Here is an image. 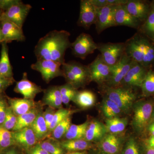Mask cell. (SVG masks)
Masks as SVG:
<instances>
[{
  "instance_id": "obj_40",
  "label": "cell",
  "mask_w": 154,
  "mask_h": 154,
  "mask_svg": "<svg viewBox=\"0 0 154 154\" xmlns=\"http://www.w3.org/2000/svg\"><path fill=\"white\" fill-rule=\"evenodd\" d=\"M9 106L7 95L5 93L0 94V126H2L5 119Z\"/></svg>"
},
{
  "instance_id": "obj_20",
  "label": "cell",
  "mask_w": 154,
  "mask_h": 154,
  "mask_svg": "<svg viewBox=\"0 0 154 154\" xmlns=\"http://www.w3.org/2000/svg\"><path fill=\"white\" fill-rule=\"evenodd\" d=\"M115 21L116 26L121 25L130 28H139L140 21L133 17L128 12L125 5L118 6L116 11Z\"/></svg>"
},
{
  "instance_id": "obj_3",
  "label": "cell",
  "mask_w": 154,
  "mask_h": 154,
  "mask_svg": "<svg viewBox=\"0 0 154 154\" xmlns=\"http://www.w3.org/2000/svg\"><path fill=\"white\" fill-rule=\"evenodd\" d=\"M106 96L115 102L122 112L128 113L132 109L136 96L131 88L105 87Z\"/></svg>"
},
{
  "instance_id": "obj_57",
  "label": "cell",
  "mask_w": 154,
  "mask_h": 154,
  "mask_svg": "<svg viewBox=\"0 0 154 154\" xmlns=\"http://www.w3.org/2000/svg\"><path fill=\"white\" fill-rule=\"evenodd\" d=\"M30 154H36L35 153L33 152H32V151H31V152H30Z\"/></svg>"
},
{
  "instance_id": "obj_4",
  "label": "cell",
  "mask_w": 154,
  "mask_h": 154,
  "mask_svg": "<svg viewBox=\"0 0 154 154\" xmlns=\"http://www.w3.org/2000/svg\"><path fill=\"white\" fill-rule=\"evenodd\" d=\"M132 109V125L134 130L140 133L149 125L154 110L153 104L151 101L141 100L134 103Z\"/></svg>"
},
{
  "instance_id": "obj_19",
  "label": "cell",
  "mask_w": 154,
  "mask_h": 154,
  "mask_svg": "<svg viewBox=\"0 0 154 154\" xmlns=\"http://www.w3.org/2000/svg\"><path fill=\"white\" fill-rule=\"evenodd\" d=\"M8 103L17 116L25 114L36 108V103L32 99L11 98L7 96Z\"/></svg>"
},
{
  "instance_id": "obj_23",
  "label": "cell",
  "mask_w": 154,
  "mask_h": 154,
  "mask_svg": "<svg viewBox=\"0 0 154 154\" xmlns=\"http://www.w3.org/2000/svg\"><path fill=\"white\" fill-rule=\"evenodd\" d=\"M43 102L51 108L61 109L62 107L61 94L59 86H53L44 91Z\"/></svg>"
},
{
  "instance_id": "obj_8",
  "label": "cell",
  "mask_w": 154,
  "mask_h": 154,
  "mask_svg": "<svg viewBox=\"0 0 154 154\" xmlns=\"http://www.w3.org/2000/svg\"><path fill=\"white\" fill-rule=\"evenodd\" d=\"M70 48L75 57L84 60L98 49V44L94 41L91 35L83 33L71 43Z\"/></svg>"
},
{
  "instance_id": "obj_39",
  "label": "cell",
  "mask_w": 154,
  "mask_h": 154,
  "mask_svg": "<svg viewBox=\"0 0 154 154\" xmlns=\"http://www.w3.org/2000/svg\"><path fill=\"white\" fill-rule=\"evenodd\" d=\"M39 145L49 154H63L62 147L51 141H44Z\"/></svg>"
},
{
  "instance_id": "obj_18",
  "label": "cell",
  "mask_w": 154,
  "mask_h": 154,
  "mask_svg": "<svg viewBox=\"0 0 154 154\" xmlns=\"http://www.w3.org/2000/svg\"><path fill=\"white\" fill-rule=\"evenodd\" d=\"M12 133L15 144L25 149H30L35 146L38 141L30 127L25 128Z\"/></svg>"
},
{
  "instance_id": "obj_53",
  "label": "cell",
  "mask_w": 154,
  "mask_h": 154,
  "mask_svg": "<svg viewBox=\"0 0 154 154\" xmlns=\"http://www.w3.org/2000/svg\"><path fill=\"white\" fill-rule=\"evenodd\" d=\"M69 154H85L84 153L81 152H72L70 153Z\"/></svg>"
},
{
  "instance_id": "obj_58",
  "label": "cell",
  "mask_w": 154,
  "mask_h": 154,
  "mask_svg": "<svg viewBox=\"0 0 154 154\" xmlns=\"http://www.w3.org/2000/svg\"></svg>"
},
{
  "instance_id": "obj_24",
  "label": "cell",
  "mask_w": 154,
  "mask_h": 154,
  "mask_svg": "<svg viewBox=\"0 0 154 154\" xmlns=\"http://www.w3.org/2000/svg\"><path fill=\"white\" fill-rule=\"evenodd\" d=\"M120 139L116 134H106L100 141V147L106 154H116L119 150Z\"/></svg>"
},
{
  "instance_id": "obj_43",
  "label": "cell",
  "mask_w": 154,
  "mask_h": 154,
  "mask_svg": "<svg viewBox=\"0 0 154 154\" xmlns=\"http://www.w3.org/2000/svg\"><path fill=\"white\" fill-rule=\"evenodd\" d=\"M14 79H8L0 76V94L5 93L7 88L15 82Z\"/></svg>"
},
{
  "instance_id": "obj_16",
  "label": "cell",
  "mask_w": 154,
  "mask_h": 154,
  "mask_svg": "<svg viewBox=\"0 0 154 154\" xmlns=\"http://www.w3.org/2000/svg\"><path fill=\"white\" fill-rule=\"evenodd\" d=\"M14 92L21 94L26 99L33 100L36 95L43 91L41 87L28 80L27 73H23L22 79L16 83Z\"/></svg>"
},
{
  "instance_id": "obj_52",
  "label": "cell",
  "mask_w": 154,
  "mask_h": 154,
  "mask_svg": "<svg viewBox=\"0 0 154 154\" xmlns=\"http://www.w3.org/2000/svg\"><path fill=\"white\" fill-rule=\"evenodd\" d=\"M3 42L2 36V31L0 29V43H2Z\"/></svg>"
},
{
  "instance_id": "obj_26",
  "label": "cell",
  "mask_w": 154,
  "mask_h": 154,
  "mask_svg": "<svg viewBox=\"0 0 154 154\" xmlns=\"http://www.w3.org/2000/svg\"><path fill=\"white\" fill-rule=\"evenodd\" d=\"M96 97L92 91L85 90L78 91L73 101L82 108H89L92 107L96 102Z\"/></svg>"
},
{
  "instance_id": "obj_2",
  "label": "cell",
  "mask_w": 154,
  "mask_h": 154,
  "mask_svg": "<svg viewBox=\"0 0 154 154\" xmlns=\"http://www.w3.org/2000/svg\"><path fill=\"white\" fill-rule=\"evenodd\" d=\"M62 69L67 84L75 89L83 87L91 81L88 66L70 61L63 64Z\"/></svg>"
},
{
  "instance_id": "obj_7",
  "label": "cell",
  "mask_w": 154,
  "mask_h": 154,
  "mask_svg": "<svg viewBox=\"0 0 154 154\" xmlns=\"http://www.w3.org/2000/svg\"><path fill=\"white\" fill-rule=\"evenodd\" d=\"M125 43H107L98 44L101 57L111 67L116 64L125 53Z\"/></svg>"
},
{
  "instance_id": "obj_54",
  "label": "cell",
  "mask_w": 154,
  "mask_h": 154,
  "mask_svg": "<svg viewBox=\"0 0 154 154\" xmlns=\"http://www.w3.org/2000/svg\"><path fill=\"white\" fill-rule=\"evenodd\" d=\"M152 119L153 120L154 122V108L153 111L152 115Z\"/></svg>"
},
{
  "instance_id": "obj_45",
  "label": "cell",
  "mask_w": 154,
  "mask_h": 154,
  "mask_svg": "<svg viewBox=\"0 0 154 154\" xmlns=\"http://www.w3.org/2000/svg\"><path fill=\"white\" fill-rule=\"evenodd\" d=\"M93 5L97 9L102 8L107 6V0H90Z\"/></svg>"
},
{
  "instance_id": "obj_46",
  "label": "cell",
  "mask_w": 154,
  "mask_h": 154,
  "mask_svg": "<svg viewBox=\"0 0 154 154\" xmlns=\"http://www.w3.org/2000/svg\"><path fill=\"white\" fill-rule=\"evenodd\" d=\"M128 0H107V5L118 6L125 5Z\"/></svg>"
},
{
  "instance_id": "obj_32",
  "label": "cell",
  "mask_w": 154,
  "mask_h": 154,
  "mask_svg": "<svg viewBox=\"0 0 154 154\" xmlns=\"http://www.w3.org/2000/svg\"><path fill=\"white\" fill-rule=\"evenodd\" d=\"M102 110L104 116L107 119L117 117L122 112L118 105L107 96L102 101Z\"/></svg>"
},
{
  "instance_id": "obj_29",
  "label": "cell",
  "mask_w": 154,
  "mask_h": 154,
  "mask_svg": "<svg viewBox=\"0 0 154 154\" xmlns=\"http://www.w3.org/2000/svg\"><path fill=\"white\" fill-rule=\"evenodd\" d=\"M89 122H85L83 124H71L65 135L66 140L82 139L85 138Z\"/></svg>"
},
{
  "instance_id": "obj_13",
  "label": "cell",
  "mask_w": 154,
  "mask_h": 154,
  "mask_svg": "<svg viewBox=\"0 0 154 154\" xmlns=\"http://www.w3.org/2000/svg\"><path fill=\"white\" fill-rule=\"evenodd\" d=\"M117 7L107 5L98 9L97 20L95 24L97 33H100L107 28L116 26L115 15Z\"/></svg>"
},
{
  "instance_id": "obj_27",
  "label": "cell",
  "mask_w": 154,
  "mask_h": 154,
  "mask_svg": "<svg viewBox=\"0 0 154 154\" xmlns=\"http://www.w3.org/2000/svg\"><path fill=\"white\" fill-rule=\"evenodd\" d=\"M39 112L40 111L36 107L28 113L17 116V124L12 132L18 131L25 128L30 127L38 116Z\"/></svg>"
},
{
  "instance_id": "obj_37",
  "label": "cell",
  "mask_w": 154,
  "mask_h": 154,
  "mask_svg": "<svg viewBox=\"0 0 154 154\" xmlns=\"http://www.w3.org/2000/svg\"><path fill=\"white\" fill-rule=\"evenodd\" d=\"M73 112L72 110L61 108L56 111L53 119L49 129V133L52 132L56 126L67 117L70 116Z\"/></svg>"
},
{
  "instance_id": "obj_50",
  "label": "cell",
  "mask_w": 154,
  "mask_h": 154,
  "mask_svg": "<svg viewBox=\"0 0 154 154\" xmlns=\"http://www.w3.org/2000/svg\"><path fill=\"white\" fill-rule=\"evenodd\" d=\"M149 130L152 135L154 136V122L149 125Z\"/></svg>"
},
{
  "instance_id": "obj_48",
  "label": "cell",
  "mask_w": 154,
  "mask_h": 154,
  "mask_svg": "<svg viewBox=\"0 0 154 154\" xmlns=\"http://www.w3.org/2000/svg\"><path fill=\"white\" fill-rule=\"evenodd\" d=\"M13 146H14L7 149V151L5 152V154H17V150Z\"/></svg>"
},
{
  "instance_id": "obj_28",
  "label": "cell",
  "mask_w": 154,
  "mask_h": 154,
  "mask_svg": "<svg viewBox=\"0 0 154 154\" xmlns=\"http://www.w3.org/2000/svg\"><path fill=\"white\" fill-rule=\"evenodd\" d=\"M128 121L126 119L119 118L118 116L106 120L107 131L110 134H116L123 132L126 128Z\"/></svg>"
},
{
  "instance_id": "obj_11",
  "label": "cell",
  "mask_w": 154,
  "mask_h": 154,
  "mask_svg": "<svg viewBox=\"0 0 154 154\" xmlns=\"http://www.w3.org/2000/svg\"><path fill=\"white\" fill-rule=\"evenodd\" d=\"M125 53L137 63L143 66L145 48L143 36L137 34L125 42Z\"/></svg>"
},
{
  "instance_id": "obj_38",
  "label": "cell",
  "mask_w": 154,
  "mask_h": 154,
  "mask_svg": "<svg viewBox=\"0 0 154 154\" xmlns=\"http://www.w3.org/2000/svg\"><path fill=\"white\" fill-rule=\"evenodd\" d=\"M17 121V116L15 114L12 108L9 105L7 110L5 119L2 126L5 129L12 131L16 126Z\"/></svg>"
},
{
  "instance_id": "obj_9",
  "label": "cell",
  "mask_w": 154,
  "mask_h": 154,
  "mask_svg": "<svg viewBox=\"0 0 154 154\" xmlns=\"http://www.w3.org/2000/svg\"><path fill=\"white\" fill-rule=\"evenodd\" d=\"M61 66L62 64L54 61L37 60L31 65V68L39 72L45 82L48 83L56 77H63Z\"/></svg>"
},
{
  "instance_id": "obj_33",
  "label": "cell",
  "mask_w": 154,
  "mask_h": 154,
  "mask_svg": "<svg viewBox=\"0 0 154 154\" xmlns=\"http://www.w3.org/2000/svg\"><path fill=\"white\" fill-rule=\"evenodd\" d=\"M15 145L12 131L0 126V152Z\"/></svg>"
},
{
  "instance_id": "obj_10",
  "label": "cell",
  "mask_w": 154,
  "mask_h": 154,
  "mask_svg": "<svg viewBox=\"0 0 154 154\" xmlns=\"http://www.w3.org/2000/svg\"><path fill=\"white\" fill-rule=\"evenodd\" d=\"M88 66L91 81L99 85L107 82L110 77L111 67L105 63L100 54Z\"/></svg>"
},
{
  "instance_id": "obj_42",
  "label": "cell",
  "mask_w": 154,
  "mask_h": 154,
  "mask_svg": "<svg viewBox=\"0 0 154 154\" xmlns=\"http://www.w3.org/2000/svg\"><path fill=\"white\" fill-rule=\"evenodd\" d=\"M56 111H55V109L54 108L48 107V108H47L46 110L43 113V116H44L45 120L46 125L48 128V131H49L51 125L52 123Z\"/></svg>"
},
{
  "instance_id": "obj_1",
  "label": "cell",
  "mask_w": 154,
  "mask_h": 154,
  "mask_svg": "<svg viewBox=\"0 0 154 154\" xmlns=\"http://www.w3.org/2000/svg\"><path fill=\"white\" fill-rule=\"evenodd\" d=\"M70 36L66 30H54L42 37L34 48L37 60L54 61L62 65L64 63L66 51L71 45Z\"/></svg>"
},
{
  "instance_id": "obj_41",
  "label": "cell",
  "mask_w": 154,
  "mask_h": 154,
  "mask_svg": "<svg viewBox=\"0 0 154 154\" xmlns=\"http://www.w3.org/2000/svg\"><path fill=\"white\" fill-rule=\"evenodd\" d=\"M139 154V149L137 142L134 138H130L125 144L123 154Z\"/></svg>"
},
{
  "instance_id": "obj_44",
  "label": "cell",
  "mask_w": 154,
  "mask_h": 154,
  "mask_svg": "<svg viewBox=\"0 0 154 154\" xmlns=\"http://www.w3.org/2000/svg\"><path fill=\"white\" fill-rule=\"evenodd\" d=\"M18 0H0V9L5 11L17 2Z\"/></svg>"
},
{
  "instance_id": "obj_59",
  "label": "cell",
  "mask_w": 154,
  "mask_h": 154,
  "mask_svg": "<svg viewBox=\"0 0 154 154\" xmlns=\"http://www.w3.org/2000/svg\"></svg>"
},
{
  "instance_id": "obj_35",
  "label": "cell",
  "mask_w": 154,
  "mask_h": 154,
  "mask_svg": "<svg viewBox=\"0 0 154 154\" xmlns=\"http://www.w3.org/2000/svg\"><path fill=\"white\" fill-rule=\"evenodd\" d=\"M71 118L69 116L59 123L51 132L52 137L54 139L59 140L65 136L71 125Z\"/></svg>"
},
{
  "instance_id": "obj_14",
  "label": "cell",
  "mask_w": 154,
  "mask_h": 154,
  "mask_svg": "<svg viewBox=\"0 0 154 154\" xmlns=\"http://www.w3.org/2000/svg\"><path fill=\"white\" fill-rule=\"evenodd\" d=\"M97 10L90 0H82L80 2L79 17L78 25L86 29H89L93 24H96Z\"/></svg>"
},
{
  "instance_id": "obj_31",
  "label": "cell",
  "mask_w": 154,
  "mask_h": 154,
  "mask_svg": "<svg viewBox=\"0 0 154 154\" xmlns=\"http://www.w3.org/2000/svg\"><path fill=\"white\" fill-rule=\"evenodd\" d=\"M139 29L144 36L154 42V7L151 5L148 16Z\"/></svg>"
},
{
  "instance_id": "obj_56",
  "label": "cell",
  "mask_w": 154,
  "mask_h": 154,
  "mask_svg": "<svg viewBox=\"0 0 154 154\" xmlns=\"http://www.w3.org/2000/svg\"><path fill=\"white\" fill-rule=\"evenodd\" d=\"M151 5L154 7V1L152 2Z\"/></svg>"
},
{
  "instance_id": "obj_49",
  "label": "cell",
  "mask_w": 154,
  "mask_h": 154,
  "mask_svg": "<svg viewBox=\"0 0 154 154\" xmlns=\"http://www.w3.org/2000/svg\"><path fill=\"white\" fill-rule=\"evenodd\" d=\"M148 146L154 148V136H152L147 141Z\"/></svg>"
},
{
  "instance_id": "obj_22",
  "label": "cell",
  "mask_w": 154,
  "mask_h": 154,
  "mask_svg": "<svg viewBox=\"0 0 154 154\" xmlns=\"http://www.w3.org/2000/svg\"><path fill=\"white\" fill-rule=\"evenodd\" d=\"M0 76L8 79H13L14 73L9 56L8 43L2 42L0 56Z\"/></svg>"
},
{
  "instance_id": "obj_51",
  "label": "cell",
  "mask_w": 154,
  "mask_h": 154,
  "mask_svg": "<svg viewBox=\"0 0 154 154\" xmlns=\"http://www.w3.org/2000/svg\"><path fill=\"white\" fill-rule=\"evenodd\" d=\"M146 154H154V148L149 147L147 146Z\"/></svg>"
},
{
  "instance_id": "obj_47",
  "label": "cell",
  "mask_w": 154,
  "mask_h": 154,
  "mask_svg": "<svg viewBox=\"0 0 154 154\" xmlns=\"http://www.w3.org/2000/svg\"><path fill=\"white\" fill-rule=\"evenodd\" d=\"M32 151L36 154H49L46 151L42 149L39 144L35 146L32 149Z\"/></svg>"
},
{
  "instance_id": "obj_30",
  "label": "cell",
  "mask_w": 154,
  "mask_h": 154,
  "mask_svg": "<svg viewBox=\"0 0 154 154\" xmlns=\"http://www.w3.org/2000/svg\"><path fill=\"white\" fill-rule=\"evenodd\" d=\"M62 148L69 151H80L91 148L92 145L90 142L85 139L66 140L60 143Z\"/></svg>"
},
{
  "instance_id": "obj_6",
  "label": "cell",
  "mask_w": 154,
  "mask_h": 154,
  "mask_svg": "<svg viewBox=\"0 0 154 154\" xmlns=\"http://www.w3.org/2000/svg\"><path fill=\"white\" fill-rule=\"evenodd\" d=\"M136 62L125 53L116 64L111 67L110 75L107 82V86L111 88H117Z\"/></svg>"
},
{
  "instance_id": "obj_34",
  "label": "cell",
  "mask_w": 154,
  "mask_h": 154,
  "mask_svg": "<svg viewBox=\"0 0 154 154\" xmlns=\"http://www.w3.org/2000/svg\"><path fill=\"white\" fill-rule=\"evenodd\" d=\"M140 88L144 96L154 95V70H149Z\"/></svg>"
},
{
  "instance_id": "obj_12",
  "label": "cell",
  "mask_w": 154,
  "mask_h": 154,
  "mask_svg": "<svg viewBox=\"0 0 154 154\" xmlns=\"http://www.w3.org/2000/svg\"><path fill=\"white\" fill-rule=\"evenodd\" d=\"M148 70V69L136 62L125 77L119 87L140 88Z\"/></svg>"
},
{
  "instance_id": "obj_15",
  "label": "cell",
  "mask_w": 154,
  "mask_h": 154,
  "mask_svg": "<svg viewBox=\"0 0 154 154\" xmlns=\"http://www.w3.org/2000/svg\"><path fill=\"white\" fill-rule=\"evenodd\" d=\"M3 42L8 43L13 41L23 42L25 37L22 28L7 20L0 21Z\"/></svg>"
},
{
  "instance_id": "obj_21",
  "label": "cell",
  "mask_w": 154,
  "mask_h": 154,
  "mask_svg": "<svg viewBox=\"0 0 154 154\" xmlns=\"http://www.w3.org/2000/svg\"><path fill=\"white\" fill-rule=\"evenodd\" d=\"M106 126L102 122L94 121L89 123L84 139L88 142L101 141L106 135Z\"/></svg>"
},
{
  "instance_id": "obj_17",
  "label": "cell",
  "mask_w": 154,
  "mask_h": 154,
  "mask_svg": "<svg viewBox=\"0 0 154 154\" xmlns=\"http://www.w3.org/2000/svg\"><path fill=\"white\" fill-rule=\"evenodd\" d=\"M125 7L131 16L141 22H144L151 10V5L144 1L138 0H128Z\"/></svg>"
},
{
  "instance_id": "obj_55",
  "label": "cell",
  "mask_w": 154,
  "mask_h": 154,
  "mask_svg": "<svg viewBox=\"0 0 154 154\" xmlns=\"http://www.w3.org/2000/svg\"><path fill=\"white\" fill-rule=\"evenodd\" d=\"M3 11H2L1 9H0V17H1V15H2V13H3Z\"/></svg>"
},
{
  "instance_id": "obj_5",
  "label": "cell",
  "mask_w": 154,
  "mask_h": 154,
  "mask_svg": "<svg viewBox=\"0 0 154 154\" xmlns=\"http://www.w3.org/2000/svg\"><path fill=\"white\" fill-rule=\"evenodd\" d=\"M31 8L32 7L30 5L24 4L22 1L18 0L8 10L3 11L0 17V21H10L22 28Z\"/></svg>"
},
{
  "instance_id": "obj_25",
  "label": "cell",
  "mask_w": 154,
  "mask_h": 154,
  "mask_svg": "<svg viewBox=\"0 0 154 154\" xmlns=\"http://www.w3.org/2000/svg\"><path fill=\"white\" fill-rule=\"evenodd\" d=\"M30 127L35 134L37 140H42L49 134L48 128L42 112H39Z\"/></svg>"
},
{
  "instance_id": "obj_36",
  "label": "cell",
  "mask_w": 154,
  "mask_h": 154,
  "mask_svg": "<svg viewBox=\"0 0 154 154\" xmlns=\"http://www.w3.org/2000/svg\"><path fill=\"white\" fill-rule=\"evenodd\" d=\"M63 104L68 105L70 101H73L78 91L77 89L68 84L59 86Z\"/></svg>"
}]
</instances>
